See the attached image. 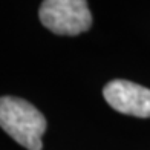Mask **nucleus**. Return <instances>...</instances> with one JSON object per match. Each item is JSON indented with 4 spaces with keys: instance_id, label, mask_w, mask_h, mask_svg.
I'll return each mask as SVG.
<instances>
[{
    "instance_id": "1",
    "label": "nucleus",
    "mask_w": 150,
    "mask_h": 150,
    "mask_svg": "<svg viewBox=\"0 0 150 150\" xmlns=\"http://www.w3.org/2000/svg\"><path fill=\"white\" fill-rule=\"evenodd\" d=\"M0 127L28 150H42L46 118L26 100L16 97L0 98Z\"/></svg>"
},
{
    "instance_id": "2",
    "label": "nucleus",
    "mask_w": 150,
    "mask_h": 150,
    "mask_svg": "<svg viewBox=\"0 0 150 150\" xmlns=\"http://www.w3.org/2000/svg\"><path fill=\"white\" fill-rule=\"evenodd\" d=\"M38 17L43 26L58 35H78L92 25V14L83 0H46Z\"/></svg>"
},
{
    "instance_id": "3",
    "label": "nucleus",
    "mask_w": 150,
    "mask_h": 150,
    "mask_svg": "<svg viewBox=\"0 0 150 150\" xmlns=\"http://www.w3.org/2000/svg\"><path fill=\"white\" fill-rule=\"evenodd\" d=\"M107 104L121 113L138 118H150V89L127 80H113L104 91Z\"/></svg>"
}]
</instances>
